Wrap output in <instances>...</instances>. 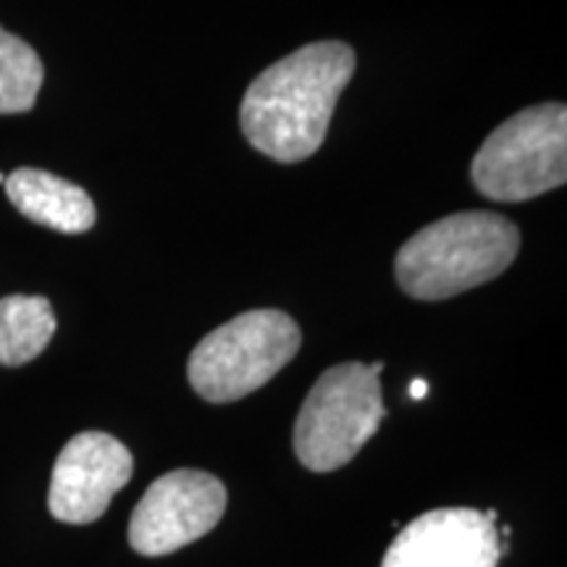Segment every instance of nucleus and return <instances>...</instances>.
Instances as JSON below:
<instances>
[{
  "mask_svg": "<svg viewBox=\"0 0 567 567\" xmlns=\"http://www.w3.org/2000/svg\"><path fill=\"white\" fill-rule=\"evenodd\" d=\"M3 184L13 208L32 224L61 234H84L95 226V203L74 182L42 168H17Z\"/></svg>",
  "mask_w": 567,
  "mask_h": 567,
  "instance_id": "nucleus-9",
  "label": "nucleus"
},
{
  "mask_svg": "<svg viewBox=\"0 0 567 567\" xmlns=\"http://www.w3.org/2000/svg\"><path fill=\"white\" fill-rule=\"evenodd\" d=\"M226 486L205 471L155 478L132 513L130 544L142 557H163L197 542L221 523Z\"/></svg>",
  "mask_w": 567,
  "mask_h": 567,
  "instance_id": "nucleus-6",
  "label": "nucleus"
},
{
  "mask_svg": "<svg viewBox=\"0 0 567 567\" xmlns=\"http://www.w3.org/2000/svg\"><path fill=\"white\" fill-rule=\"evenodd\" d=\"M368 368H371L375 375H381V371H384V363H381V360H375V363H371Z\"/></svg>",
  "mask_w": 567,
  "mask_h": 567,
  "instance_id": "nucleus-13",
  "label": "nucleus"
},
{
  "mask_svg": "<svg viewBox=\"0 0 567 567\" xmlns=\"http://www.w3.org/2000/svg\"><path fill=\"white\" fill-rule=\"evenodd\" d=\"M496 523L473 507L431 509L396 534L381 567H496Z\"/></svg>",
  "mask_w": 567,
  "mask_h": 567,
  "instance_id": "nucleus-8",
  "label": "nucleus"
},
{
  "mask_svg": "<svg viewBox=\"0 0 567 567\" xmlns=\"http://www.w3.org/2000/svg\"><path fill=\"white\" fill-rule=\"evenodd\" d=\"M429 381L425 379H415L410 381V400H423L425 394H429Z\"/></svg>",
  "mask_w": 567,
  "mask_h": 567,
  "instance_id": "nucleus-12",
  "label": "nucleus"
},
{
  "mask_svg": "<svg viewBox=\"0 0 567 567\" xmlns=\"http://www.w3.org/2000/svg\"><path fill=\"white\" fill-rule=\"evenodd\" d=\"M3 182H6V176H3V174H0V184H3Z\"/></svg>",
  "mask_w": 567,
  "mask_h": 567,
  "instance_id": "nucleus-14",
  "label": "nucleus"
},
{
  "mask_svg": "<svg viewBox=\"0 0 567 567\" xmlns=\"http://www.w3.org/2000/svg\"><path fill=\"white\" fill-rule=\"evenodd\" d=\"M354 51L318 40L260 71L239 105V126L255 151L300 163L321 151L331 116L354 74Z\"/></svg>",
  "mask_w": 567,
  "mask_h": 567,
  "instance_id": "nucleus-1",
  "label": "nucleus"
},
{
  "mask_svg": "<svg viewBox=\"0 0 567 567\" xmlns=\"http://www.w3.org/2000/svg\"><path fill=\"white\" fill-rule=\"evenodd\" d=\"M132 452L103 431L69 439L53 465L48 509L69 526H87L103 517L116 492L130 484Z\"/></svg>",
  "mask_w": 567,
  "mask_h": 567,
  "instance_id": "nucleus-7",
  "label": "nucleus"
},
{
  "mask_svg": "<svg viewBox=\"0 0 567 567\" xmlns=\"http://www.w3.org/2000/svg\"><path fill=\"white\" fill-rule=\"evenodd\" d=\"M386 417L381 381L363 363L329 368L305 396L295 423L297 460L313 473L352 463Z\"/></svg>",
  "mask_w": 567,
  "mask_h": 567,
  "instance_id": "nucleus-5",
  "label": "nucleus"
},
{
  "mask_svg": "<svg viewBox=\"0 0 567 567\" xmlns=\"http://www.w3.org/2000/svg\"><path fill=\"white\" fill-rule=\"evenodd\" d=\"M55 334L48 297L11 295L0 300V365L19 368L42 354Z\"/></svg>",
  "mask_w": 567,
  "mask_h": 567,
  "instance_id": "nucleus-10",
  "label": "nucleus"
},
{
  "mask_svg": "<svg viewBox=\"0 0 567 567\" xmlns=\"http://www.w3.org/2000/svg\"><path fill=\"white\" fill-rule=\"evenodd\" d=\"M300 326L284 310L260 308L213 329L189 354V384L203 400L226 405L258 392L300 352Z\"/></svg>",
  "mask_w": 567,
  "mask_h": 567,
  "instance_id": "nucleus-3",
  "label": "nucleus"
},
{
  "mask_svg": "<svg viewBox=\"0 0 567 567\" xmlns=\"http://www.w3.org/2000/svg\"><path fill=\"white\" fill-rule=\"evenodd\" d=\"M473 187L494 203H526L567 179V109L542 103L509 116L471 163Z\"/></svg>",
  "mask_w": 567,
  "mask_h": 567,
  "instance_id": "nucleus-4",
  "label": "nucleus"
},
{
  "mask_svg": "<svg viewBox=\"0 0 567 567\" xmlns=\"http://www.w3.org/2000/svg\"><path fill=\"white\" fill-rule=\"evenodd\" d=\"M42 80L45 69L34 48L0 27V116L32 111Z\"/></svg>",
  "mask_w": 567,
  "mask_h": 567,
  "instance_id": "nucleus-11",
  "label": "nucleus"
},
{
  "mask_svg": "<svg viewBox=\"0 0 567 567\" xmlns=\"http://www.w3.org/2000/svg\"><path fill=\"white\" fill-rule=\"evenodd\" d=\"M520 252V229L492 210H465L423 226L400 247L394 276L413 300H450L505 274Z\"/></svg>",
  "mask_w": 567,
  "mask_h": 567,
  "instance_id": "nucleus-2",
  "label": "nucleus"
}]
</instances>
